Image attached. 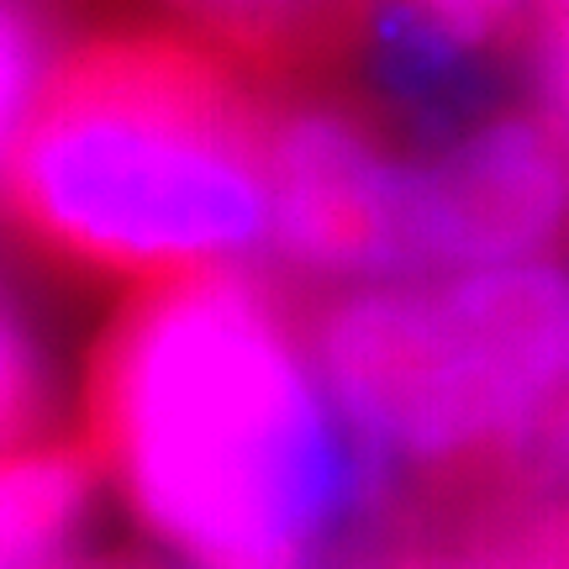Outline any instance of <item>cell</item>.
Masks as SVG:
<instances>
[{"instance_id":"cell-1","label":"cell","mask_w":569,"mask_h":569,"mask_svg":"<svg viewBox=\"0 0 569 569\" xmlns=\"http://www.w3.org/2000/svg\"><path fill=\"white\" fill-rule=\"evenodd\" d=\"M296 306L243 269L153 280L84 369V448L127 507L201 569L343 565L396 490L317 386Z\"/></svg>"},{"instance_id":"cell-4","label":"cell","mask_w":569,"mask_h":569,"mask_svg":"<svg viewBox=\"0 0 569 569\" xmlns=\"http://www.w3.org/2000/svg\"><path fill=\"white\" fill-rule=\"evenodd\" d=\"M274 248L322 280L422 274V159L332 84L274 111Z\"/></svg>"},{"instance_id":"cell-6","label":"cell","mask_w":569,"mask_h":569,"mask_svg":"<svg viewBox=\"0 0 569 569\" xmlns=\"http://www.w3.org/2000/svg\"><path fill=\"white\" fill-rule=\"evenodd\" d=\"M369 569H569V511L532 501H480L417 528Z\"/></svg>"},{"instance_id":"cell-8","label":"cell","mask_w":569,"mask_h":569,"mask_svg":"<svg viewBox=\"0 0 569 569\" xmlns=\"http://www.w3.org/2000/svg\"><path fill=\"white\" fill-rule=\"evenodd\" d=\"M59 17L48 0H0V159L11 153L27 111L53 69Z\"/></svg>"},{"instance_id":"cell-13","label":"cell","mask_w":569,"mask_h":569,"mask_svg":"<svg viewBox=\"0 0 569 569\" xmlns=\"http://www.w3.org/2000/svg\"><path fill=\"white\" fill-rule=\"evenodd\" d=\"M101 569H148V565H101Z\"/></svg>"},{"instance_id":"cell-7","label":"cell","mask_w":569,"mask_h":569,"mask_svg":"<svg viewBox=\"0 0 569 569\" xmlns=\"http://www.w3.org/2000/svg\"><path fill=\"white\" fill-rule=\"evenodd\" d=\"M96 453L48 443L0 459V569H32L74 532L90 496Z\"/></svg>"},{"instance_id":"cell-9","label":"cell","mask_w":569,"mask_h":569,"mask_svg":"<svg viewBox=\"0 0 569 569\" xmlns=\"http://www.w3.org/2000/svg\"><path fill=\"white\" fill-rule=\"evenodd\" d=\"M48 407V369L38 332L11 290H0V453L17 448Z\"/></svg>"},{"instance_id":"cell-11","label":"cell","mask_w":569,"mask_h":569,"mask_svg":"<svg viewBox=\"0 0 569 569\" xmlns=\"http://www.w3.org/2000/svg\"><path fill=\"white\" fill-rule=\"evenodd\" d=\"M32 569H80V565H69L63 553H48V559H38V565H32Z\"/></svg>"},{"instance_id":"cell-10","label":"cell","mask_w":569,"mask_h":569,"mask_svg":"<svg viewBox=\"0 0 569 569\" xmlns=\"http://www.w3.org/2000/svg\"><path fill=\"white\" fill-rule=\"evenodd\" d=\"M401 6H417L443 27L501 53L532 48V27H538V0H401Z\"/></svg>"},{"instance_id":"cell-2","label":"cell","mask_w":569,"mask_h":569,"mask_svg":"<svg viewBox=\"0 0 569 569\" xmlns=\"http://www.w3.org/2000/svg\"><path fill=\"white\" fill-rule=\"evenodd\" d=\"M274 111L211 38L106 27L63 48L0 163L6 227L80 280H174L274 243Z\"/></svg>"},{"instance_id":"cell-3","label":"cell","mask_w":569,"mask_h":569,"mask_svg":"<svg viewBox=\"0 0 569 569\" xmlns=\"http://www.w3.org/2000/svg\"><path fill=\"white\" fill-rule=\"evenodd\" d=\"M306 343L411 528L490 496L565 401L569 264L332 290L306 311Z\"/></svg>"},{"instance_id":"cell-12","label":"cell","mask_w":569,"mask_h":569,"mask_svg":"<svg viewBox=\"0 0 569 569\" xmlns=\"http://www.w3.org/2000/svg\"><path fill=\"white\" fill-rule=\"evenodd\" d=\"M538 11H559V17H569V0H538Z\"/></svg>"},{"instance_id":"cell-5","label":"cell","mask_w":569,"mask_h":569,"mask_svg":"<svg viewBox=\"0 0 569 569\" xmlns=\"http://www.w3.org/2000/svg\"><path fill=\"white\" fill-rule=\"evenodd\" d=\"M422 159V274L522 264L569 238V142L543 111H496Z\"/></svg>"}]
</instances>
